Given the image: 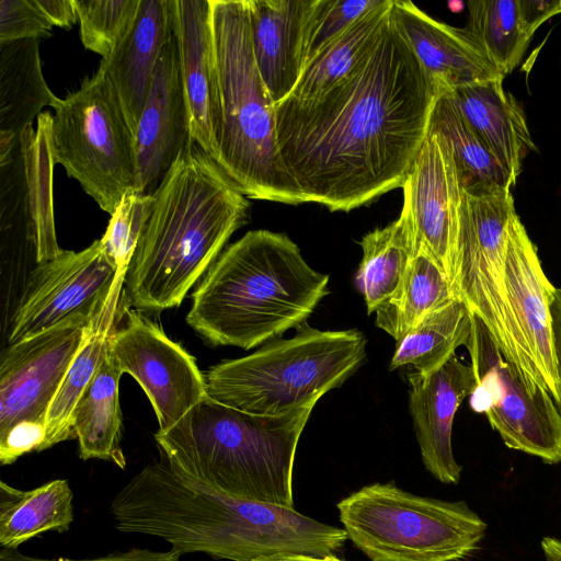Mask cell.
Wrapping results in <instances>:
<instances>
[{
  "label": "cell",
  "instance_id": "f1b7e54d",
  "mask_svg": "<svg viewBox=\"0 0 561 561\" xmlns=\"http://www.w3.org/2000/svg\"><path fill=\"white\" fill-rule=\"evenodd\" d=\"M428 130L440 136L456 164L463 191L486 187L512 188L516 184L490 148L470 127L447 92L433 106Z\"/></svg>",
  "mask_w": 561,
  "mask_h": 561
},
{
  "label": "cell",
  "instance_id": "3957f363",
  "mask_svg": "<svg viewBox=\"0 0 561 561\" xmlns=\"http://www.w3.org/2000/svg\"><path fill=\"white\" fill-rule=\"evenodd\" d=\"M328 284L286 233L251 230L205 273L186 322L214 346L250 350L306 322Z\"/></svg>",
  "mask_w": 561,
  "mask_h": 561
},
{
  "label": "cell",
  "instance_id": "60d3db41",
  "mask_svg": "<svg viewBox=\"0 0 561 561\" xmlns=\"http://www.w3.org/2000/svg\"><path fill=\"white\" fill-rule=\"evenodd\" d=\"M51 25L70 30L78 21L72 0H34Z\"/></svg>",
  "mask_w": 561,
  "mask_h": 561
},
{
  "label": "cell",
  "instance_id": "d4e9b609",
  "mask_svg": "<svg viewBox=\"0 0 561 561\" xmlns=\"http://www.w3.org/2000/svg\"><path fill=\"white\" fill-rule=\"evenodd\" d=\"M122 375L107 350L75 409L73 428L81 459L107 460L124 469L126 459L122 449L123 417L118 397Z\"/></svg>",
  "mask_w": 561,
  "mask_h": 561
},
{
  "label": "cell",
  "instance_id": "30bf717a",
  "mask_svg": "<svg viewBox=\"0 0 561 561\" xmlns=\"http://www.w3.org/2000/svg\"><path fill=\"white\" fill-rule=\"evenodd\" d=\"M471 320L466 347L474 376L469 396L472 410L485 414L508 448L535 456L548 465L560 463V408L548 391L533 393L482 321L473 313Z\"/></svg>",
  "mask_w": 561,
  "mask_h": 561
},
{
  "label": "cell",
  "instance_id": "ffe728a7",
  "mask_svg": "<svg viewBox=\"0 0 561 561\" xmlns=\"http://www.w3.org/2000/svg\"><path fill=\"white\" fill-rule=\"evenodd\" d=\"M174 0H140L133 28L99 68L111 82L134 135L162 49L173 34Z\"/></svg>",
  "mask_w": 561,
  "mask_h": 561
},
{
  "label": "cell",
  "instance_id": "603a6c76",
  "mask_svg": "<svg viewBox=\"0 0 561 561\" xmlns=\"http://www.w3.org/2000/svg\"><path fill=\"white\" fill-rule=\"evenodd\" d=\"M447 93L516 182L524 159L536 147L524 111L504 90L503 79L463 85Z\"/></svg>",
  "mask_w": 561,
  "mask_h": 561
},
{
  "label": "cell",
  "instance_id": "7a4b0ae2",
  "mask_svg": "<svg viewBox=\"0 0 561 561\" xmlns=\"http://www.w3.org/2000/svg\"><path fill=\"white\" fill-rule=\"evenodd\" d=\"M152 194L153 209L130 257L124 293L129 306L161 311L181 305L249 220L250 204L192 139Z\"/></svg>",
  "mask_w": 561,
  "mask_h": 561
},
{
  "label": "cell",
  "instance_id": "ab89813d",
  "mask_svg": "<svg viewBox=\"0 0 561 561\" xmlns=\"http://www.w3.org/2000/svg\"><path fill=\"white\" fill-rule=\"evenodd\" d=\"M518 5L522 24L531 37L545 21L561 12V0H518Z\"/></svg>",
  "mask_w": 561,
  "mask_h": 561
},
{
  "label": "cell",
  "instance_id": "e575fe53",
  "mask_svg": "<svg viewBox=\"0 0 561 561\" xmlns=\"http://www.w3.org/2000/svg\"><path fill=\"white\" fill-rule=\"evenodd\" d=\"M83 46L106 58L127 36L140 0H72Z\"/></svg>",
  "mask_w": 561,
  "mask_h": 561
},
{
  "label": "cell",
  "instance_id": "9c48e42d",
  "mask_svg": "<svg viewBox=\"0 0 561 561\" xmlns=\"http://www.w3.org/2000/svg\"><path fill=\"white\" fill-rule=\"evenodd\" d=\"M51 107L55 162L112 215L128 191H137L138 175L134 135L111 82L99 68Z\"/></svg>",
  "mask_w": 561,
  "mask_h": 561
},
{
  "label": "cell",
  "instance_id": "ba28073f",
  "mask_svg": "<svg viewBox=\"0 0 561 561\" xmlns=\"http://www.w3.org/2000/svg\"><path fill=\"white\" fill-rule=\"evenodd\" d=\"M516 215L511 188L462 190L453 287L456 296L485 325L529 390L540 393L548 390L517 327L505 286L506 237Z\"/></svg>",
  "mask_w": 561,
  "mask_h": 561
},
{
  "label": "cell",
  "instance_id": "d6a6232c",
  "mask_svg": "<svg viewBox=\"0 0 561 561\" xmlns=\"http://www.w3.org/2000/svg\"><path fill=\"white\" fill-rule=\"evenodd\" d=\"M28 187L30 205L37 242L38 263L59 255L53 205V169L55 157L51 146V115L37 117V127H27L20 137Z\"/></svg>",
  "mask_w": 561,
  "mask_h": 561
},
{
  "label": "cell",
  "instance_id": "b9f144b4",
  "mask_svg": "<svg viewBox=\"0 0 561 561\" xmlns=\"http://www.w3.org/2000/svg\"><path fill=\"white\" fill-rule=\"evenodd\" d=\"M551 327L554 353L557 359V369L559 378V402L558 407L561 410V287L556 288L554 297L550 307Z\"/></svg>",
  "mask_w": 561,
  "mask_h": 561
},
{
  "label": "cell",
  "instance_id": "f546056e",
  "mask_svg": "<svg viewBox=\"0 0 561 561\" xmlns=\"http://www.w3.org/2000/svg\"><path fill=\"white\" fill-rule=\"evenodd\" d=\"M118 300L111 298L96 316L91 330L72 360L46 414L43 450L76 438L73 412L107 354L108 336L115 324Z\"/></svg>",
  "mask_w": 561,
  "mask_h": 561
},
{
  "label": "cell",
  "instance_id": "7402d4cb",
  "mask_svg": "<svg viewBox=\"0 0 561 561\" xmlns=\"http://www.w3.org/2000/svg\"><path fill=\"white\" fill-rule=\"evenodd\" d=\"M39 265L25 160L19 139L0 157V271L7 282L3 314L9 323L31 272Z\"/></svg>",
  "mask_w": 561,
  "mask_h": 561
},
{
  "label": "cell",
  "instance_id": "5bb4252c",
  "mask_svg": "<svg viewBox=\"0 0 561 561\" xmlns=\"http://www.w3.org/2000/svg\"><path fill=\"white\" fill-rule=\"evenodd\" d=\"M402 188L401 214L410 221L416 249L425 250L453 284L462 188L453 156L439 135L428 130Z\"/></svg>",
  "mask_w": 561,
  "mask_h": 561
},
{
  "label": "cell",
  "instance_id": "5b68a950",
  "mask_svg": "<svg viewBox=\"0 0 561 561\" xmlns=\"http://www.w3.org/2000/svg\"><path fill=\"white\" fill-rule=\"evenodd\" d=\"M209 3L221 119L216 162L249 198L304 204L279 154L276 104L255 62L249 0Z\"/></svg>",
  "mask_w": 561,
  "mask_h": 561
},
{
  "label": "cell",
  "instance_id": "1f68e13d",
  "mask_svg": "<svg viewBox=\"0 0 561 561\" xmlns=\"http://www.w3.org/2000/svg\"><path fill=\"white\" fill-rule=\"evenodd\" d=\"M471 311L459 298L428 313L397 342L390 369L412 366L423 376L438 369L459 346H466L471 332Z\"/></svg>",
  "mask_w": 561,
  "mask_h": 561
},
{
  "label": "cell",
  "instance_id": "f35d334b",
  "mask_svg": "<svg viewBox=\"0 0 561 561\" xmlns=\"http://www.w3.org/2000/svg\"><path fill=\"white\" fill-rule=\"evenodd\" d=\"M0 561H180V554L173 550L154 551L149 549L134 548L124 552L111 553L105 557L93 559H44L25 556L19 552L16 549H7L1 547Z\"/></svg>",
  "mask_w": 561,
  "mask_h": 561
},
{
  "label": "cell",
  "instance_id": "ee69618b",
  "mask_svg": "<svg viewBox=\"0 0 561 561\" xmlns=\"http://www.w3.org/2000/svg\"><path fill=\"white\" fill-rule=\"evenodd\" d=\"M271 561H343L337 559L334 554L323 557V558H312V557H288V558H280V559H274Z\"/></svg>",
  "mask_w": 561,
  "mask_h": 561
},
{
  "label": "cell",
  "instance_id": "83f0119b",
  "mask_svg": "<svg viewBox=\"0 0 561 561\" xmlns=\"http://www.w3.org/2000/svg\"><path fill=\"white\" fill-rule=\"evenodd\" d=\"M455 298L447 274L419 249L396 291L375 311V324L398 342L428 313Z\"/></svg>",
  "mask_w": 561,
  "mask_h": 561
},
{
  "label": "cell",
  "instance_id": "74e56055",
  "mask_svg": "<svg viewBox=\"0 0 561 561\" xmlns=\"http://www.w3.org/2000/svg\"><path fill=\"white\" fill-rule=\"evenodd\" d=\"M51 23L34 0H0V44L51 35Z\"/></svg>",
  "mask_w": 561,
  "mask_h": 561
},
{
  "label": "cell",
  "instance_id": "836d02e7",
  "mask_svg": "<svg viewBox=\"0 0 561 561\" xmlns=\"http://www.w3.org/2000/svg\"><path fill=\"white\" fill-rule=\"evenodd\" d=\"M467 30L503 76L519 64L531 36L525 31L518 0H480L467 3Z\"/></svg>",
  "mask_w": 561,
  "mask_h": 561
},
{
  "label": "cell",
  "instance_id": "44dd1931",
  "mask_svg": "<svg viewBox=\"0 0 561 561\" xmlns=\"http://www.w3.org/2000/svg\"><path fill=\"white\" fill-rule=\"evenodd\" d=\"M314 0H249L253 54L275 104L287 99L305 66Z\"/></svg>",
  "mask_w": 561,
  "mask_h": 561
},
{
  "label": "cell",
  "instance_id": "7c38bea8",
  "mask_svg": "<svg viewBox=\"0 0 561 561\" xmlns=\"http://www.w3.org/2000/svg\"><path fill=\"white\" fill-rule=\"evenodd\" d=\"M108 336V353L123 374L135 378L165 431L206 396L205 375L195 358L138 310L126 308Z\"/></svg>",
  "mask_w": 561,
  "mask_h": 561
},
{
  "label": "cell",
  "instance_id": "ac0fdd59",
  "mask_svg": "<svg viewBox=\"0 0 561 561\" xmlns=\"http://www.w3.org/2000/svg\"><path fill=\"white\" fill-rule=\"evenodd\" d=\"M173 15L190 136L216 161L221 119L209 0H174Z\"/></svg>",
  "mask_w": 561,
  "mask_h": 561
},
{
  "label": "cell",
  "instance_id": "277c9868",
  "mask_svg": "<svg viewBox=\"0 0 561 561\" xmlns=\"http://www.w3.org/2000/svg\"><path fill=\"white\" fill-rule=\"evenodd\" d=\"M313 407L279 416L250 414L206 396L154 439L176 473L214 491L294 507L296 448Z\"/></svg>",
  "mask_w": 561,
  "mask_h": 561
},
{
  "label": "cell",
  "instance_id": "e0dca14e",
  "mask_svg": "<svg viewBox=\"0 0 561 561\" xmlns=\"http://www.w3.org/2000/svg\"><path fill=\"white\" fill-rule=\"evenodd\" d=\"M408 379L409 411L422 461L439 482L457 484L462 468L453 451V424L459 405L473 390L472 367L455 354L430 375L414 371Z\"/></svg>",
  "mask_w": 561,
  "mask_h": 561
},
{
  "label": "cell",
  "instance_id": "6da1fadb",
  "mask_svg": "<svg viewBox=\"0 0 561 561\" xmlns=\"http://www.w3.org/2000/svg\"><path fill=\"white\" fill-rule=\"evenodd\" d=\"M439 94L392 9L347 77L313 98L276 104L279 154L305 203L350 211L402 187Z\"/></svg>",
  "mask_w": 561,
  "mask_h": 561
},
{
  "label": "cell",
  "instance_id": "d6986e66",
  "mask_svg": "<svg viewBox=\"0 0 561 561\" xmlns=\"http://www.w3.org/2000/svg\"><path fill=\"white\" fill-rule=\"evenodd\" d=\"M393 11L414 55L440 92L504 79L466 27L439 22L409 0H394Z\"/></svg>",
  "mask_w": 561,
  "mask_h": 561
},
{
  "label": "cell",
  "instance_id": "52a82bcc",
  "mask_svg": "<svg viewBox=\"0 0 561 561\" xmlns=\"http://www.w3.org/2000/svg\"><path fill=\"white\" fill-rule=\"evenodd\" d=\"M337 508L347 538L371 561H458L486 531L466 502L414 495L393 482L366 485Z\"/></svg>",
  "mask_w": 561,
  "mask_h": 561
},
{
  "label": "cell",
  "instance_id": "9a60e30c",
  "mask_svg": "<svg viewBox=\"0 0 561 561\" xmlns=\"http://www.w3.org/2000/svg\"><path fill=\"white\" fill-rule=\"evenodd\" d=\"M504 274L517 327L546 389L558 405L559 378L550 313L556 287L546 276L536 245L518 215L507 231Z\"/></svg>",
  "mask_w": 561,
  "mask_h": 561
},
{
  "label": "cell",
  "instance_id": "8d00e7d4",
  "mask_svg": "<svg viewBox=\"0 0 561 561\" xmlns=\"http://www.w3.org/2000/svg\"><path fill=\"white\" fill-rule=\"evenodd\" d=\"M381 2L382 0H314L306 35L305 65L329 41Z\"/></svg>",
  "mask_w": 561,
  "mask_h": 561
},
{
  "label": "cell",
  "instance_id": "8fae6325",
  "mask_svg": "<svg viewBox=\"0 0 561 561\" xmlns=\"http://www.w3.org/2000/svg\"><path fill=\"white\" fill-rule=\"evenodd\" d=\"M123 285L100 240L79 252L62 250L31 272L8 325V345L68 319L98 314Z\"/></svg>",
  "mask_w": 561,
  "mask_h": 561
},
{
  "label": "cell",
  "instance_id": "484cf974",
  "mask_svg": "<svg viewBox=\"0 0 561 561\" xmlns=\"http://www.w3.org/2000/svg\"><path fill=\"white\" fill-rule=\"evenodd\" d=\"M72 491L66 480L22 491L0 482V545L16 549L46 531L64 533L73 522Z\"/></svg>",
  "mask_w": 561,
  "mask_h": 561
},
{
  "label": "cell",
  "instance_id": "7bdbcfd3",
  "mask_svg": "<svg viewBox=\"0 0 561 561\" xmlns=\"http://www.w3.org/2000/svg\"><path fill=\"white\" fill-rule=\"evenodd\" d=\"M541 550L545 561H561V539L554 537H545L541 540Z\"/></svg>",
  "mask_w": 561,
  "mask_h": 561
},
{
  "label": "cell",
  "instance_id": "4dcf8cb0",
  "mask_svg": "<svg viewBox=\"0 0 561 561\" xmlns=\"http://www.w3.org/2000/svg\"><path fill=\"white\" fill-rule=\"evenodd\" d=\"M360 247L363 256L356 283L370 314L396 291L417 249L410 221L403 214L386 227L365 234Z\"/></svg>",
  "mask_w": 561,
  "mask_h": 561
},
{
  "label": "cell",
  "instance_id": "cb8c5ba5",
  "mask_svg": "<svg viewBox=\"0 0 561 561\" xmlns=\"http://www.w3.org/2000/svg\"><path fill=\"white\" fill-rule=\"evenodd\" d=\"M38 39L0 44V157L57 96L42 71Z\"/></svg>",
  "mask_w": 561,
  "mask_h": 561
},
{
  "label": "cell",
  "instance_id": "2e32d148",
  "mask_svg": "<svg viewBox=\"0 0 561 561\" xmlns=\"http://www.w3.org/2000/svg\"><path fill=\"white\" fill-rule=\"evenodd\" d=\"M191 140L178 44L169 38L159 57L135 134L137 191L161 182Z\"/></svg>",
  "mask_w": 561,
  "mask_h": 561
},
{
  "label": "cell",
  "instance_id": "4fadbf2b",
  "mask_svg": "<svg viewBox=\"0 0 561 561\" xmlns=\"http://www.w3.org/2000/svg\"><path fill=\"white\" fill-rule=\"evenodd\" d=\"M98 314L68 319L2 351L0 435L23 422L46 425L50 402Z\"/></svg>",
  "mask_w": 561,
  "mask_h": 561
},
{
  "label": "cell",
  "instance_id": "d590c367",
  "mask_svg": "<svg viewBox=\"0 0 561 561\" xmlns=\"http://www.w3.org/2000/svg\"><path fill=\"white\" fill-rule=\"evenodd\" d=\"M153 205L152 193L128 191L111 215L106 231L100 239L105 254L123 280Z\"/></svg>",
  "mask_w": 561,
  "mask_h": 561
},
{
  "label": "cell",
  "instance_id": "8992f818",
  "mask_svg": "<svg viewBox=\"0 0 561 561\" xmlns=\"http://www.w3.org/2000/svg\"><path fill=\"white\" fill-rule=\"evenodd\" d=\"M366 337L355 329L322 331L304 322L290 339L272 340L254 353L222 360L205 374L209 398L263 416L314 407L363 364Z\"/></svg>",
  "mask_w": 561,
  "mask_h": 561
},
{
  "label": "cell",
  "instance_id": "4316f807",
  "mask_svg": "<svg viewBox=\"0 0 561 561\" xmlns=\"http://www.w3.org/2000/svg\"><path fill=\"white\" fill-rule=\"evenodd\" d=\"M392 9L393 0H382L329 41L306 62L288 98H313L347 77L375 45Z\"/></svg>",
  "mask_w": 561,
  "mask_h": 561
}]
</instances>
